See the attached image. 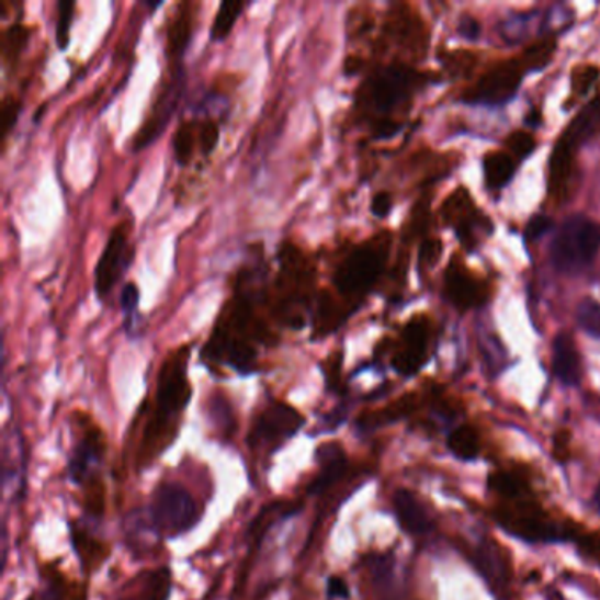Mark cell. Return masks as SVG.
<instances>
[{"mask_svg":"<svg viewBox=\"0 0 600 600\" xmlns=\"http://www.w3.org/2000/svg\"><path fill=\"white\" fill-rule=\"evenodd\" d=\"M389 252V235L374 236L363 244L354 245L340 263L331 279V290L316 296L312 310L314 337H326L337 331L356 310L361 299L377 284Z\"/></svg>","mask_w":600,"mask_h":600,"instance_id":"cell-1","label":"cell"},{"mask_svg":"<svg viewBox=\"0 0 600 600\" xmlns=\"http://www.w3.org/2000/svg\"><path fill=\"white\" fill-rule=\"evenodd\" d=\"M259 291L253 287L249 270L238 275L233 298L224 305L208 342L203 348V360L210 365H226L250 374L258 358L259 343H268V326L259 314Z\"/></svg>","mask_w":600,"mask_h":600,"instance_id":"cell-2","label":"cell"},{"mask_svg":"<svg viewBox=\"0 0 600 600\" xmlns=\"http://www.w3.org/2000/svg\"><path fill=\"white\" fill-rule=\"evenodd\" d=\"M279 261L281 268L270 299L273 316L282 326L302 329L316 305V267L293 241L281 245Z\"/></svg>","mask_w":600,"mask_h":600,"instance_id":"cell-3","label":"cell"},{"mask_svg":"<svg viewBox=\"0 0 600 600\" xmlns=\"http://www.w3.org/2000/svg\"><path fill=\"white\" fill-rule=\"evenodd\" d=\"M189 358H191V346L185 343L169 352L160 366L159 377H157L156 410L143 441L150 454L160 453L168 442H171L169 433L177 432L180 414L185 410L191 400L192 389L188 377Z\"/></svg>","mask_w":600,"mask_h":600,"instance_id":"cell-4","label":"cell"},{"mask_svg":"<svg viewBox=\"0 0 600 600\" xmlns=\"http://www.w3.org/2000/svg\"><path fill=\"white\" fill-rule=\"evenodd\" d=\"M600 250V224L585 215L565 218L552 244L553 267L562 273H579L590 267Z\"/></svg>","mask_w":600,"mask_h":600,"instance_id":"cell-5","label":"cell"},{"mask_svg":"<svg viewBox=\"0 0 600 600\" xmlns=\"http://www.w3.org/2000/svg\"><path fill=\"white\" fill-rule=\"evenodd\" d=\"M416 83L418 75H414L407 67H384L363 83L358 92V106L370 115L381 116L377 124L392 122L387 115L412 95Z\"/></svg>","mask_w":600,"mask_h":600,"instance_id":"cell-6","label":"cell"},{"mask_svg":"<svg viewBox=\"0 0 600 600\" xmlns=\"http://www.w3.org/2000/svg\"><path fill=\"white\" fill-rule=\"evenodd\" d=\"M150 514L156 529L168 537L188 534L200 521L196 498L192 497L188 488L174 483L160 485L154 491Z\"/></svg>","mask_w":600,"mask_h":600,"instance_id":"cell-7","label":"cell"},{"mask_svg":"<svg viewBox=\"0 0 600 600\" xmlns=\"http://www.w3.org/2000/svg\"><path fill=\"white\" fill-rule=\"evenodd\" d=\"M305 424L302 414L285 401H272L253 422L250 432L252 450L275 451L299 432Z\"/></svg>","mask_w":600,"mask_h":600,"instance_id":"cell-8","label":"cell"},{"mask_svg":"<svg viewBox=\"0 0 600 600\" xmlns=\"http://www.w3.org/2000/svg\"><path fill=\"white\" fill-rule=\"evenodd\" d=\"M129 233L131 226L127 223L116 224L110 233L106 247L99 258L95 267V293L99 298H106L110 291L115 287L116 282L124 273V268L129 263Z\"/></svg>","mask_w":600,"mask_h":600,"instance_id":"cell-9","label":"cell"},{"mask_svg":"<svg viewBox=\"0 0 600 600\" xmlns=\"http://www.w3.org/2000/svg\"><path fill=\"white\" fill-rule=\"evenodd\" d=\"M523 71H525V64L518 63V60L498 64L477 81L476 87L472 90V99L488 104L506 103L517 94Z\"/></svg>","mask_w":600,"mask_h":600,"instance_id":"cell-10","label":"cell"},{"mask_svg":"<svg viewBox=\"0 0 600 600\" xmlns=\"http://www.w3.org/2000/svg\"><path fill=\"white\" fill-rule=\"evenodd\" d=\"M428 322L422 317H416L405 326L401 333L400 351L396 352L393 365L404 375L418 372L427 360Z\"/></svg>","mask_w":600,"mask_h":600,"instance_id":"cell-11","label":"cell"},{"mask_svg":"<svg viewBox=\"0 0 600 600\" xmlns=\"http://www.w3.org/2000/svg\"><path fill=\"white\" fill-rule=\"evenodd\" d=\"M179 81H169L165 89H162V92L157 95L156 106H154L147 122L143 124L141 129H139L136 138H134V147L138 148V150L139 148L147 147L148 143H151V139L157 138L162 133V129H165L166 124L171 118L174 106L179 103Z\"/></svg>","mask_w":600,"mask_h":600,"instance_id":"cell-12","label":"cell"},{"mask_svg":"<svg viewBox=\"0 0 600 600\" xmlns=\"http://www.w3.org/2000/svg\"><path fill=\"white\" fill-rule=\"evenodd\" d=\"M445 294L460 308L477 307L486 298L483 284L462 263L456 264V261L450 264L445 273Z\"/></svg>","mask_w":600,"mask_h":600,"instance_id":"cell-13","label":"cell"},{"mask_svg":"<svg viewBox=\"0 0 600 600\" xmlns=\"http://www.w3.org/2000/svg\"><path fill=\"white\" fill-rule=\"evenodd\" d=\"M574 169H576V150L561 139L556 143L552 160H550V191L556 203H562L569 196Z\"/></svg>","mask_w":600,"mask_h":600,"instance_id":"cell-14","label":"cell"},{"mask_svg":"<svg viewBox=\"0 0 600 600\" xmlns=\"http://www.w3.org/2000/svg\"><path fill=\"white\" fill-rule=\"evenodd\" d=\"M317 462H319L320 472L319 476L312 480V485L308 486V494L310 495L322 494L326 488L335 485L348 467L346 453H343L342 445L338 442H328V444L320 445L319 451H317Z\"/></svg>","mask_w":600,"mask_h":600,"instance_id":"cell-15","label":"cell"},{"mask_svg":"<svg viewBox=\"0 0 600 600\" xmlns=\"http://www.w3.org/2000/svg\"><path fill=\"white\" fill-rule=\"evenodd\" d=\"M393 507H395L398 523L407 534L424 535L432 530V521L428 518L424 507L407 489L396 491L395 497H393Z\"/></svg>","mask_w":600,"mask_h":600,"instance_id":"cell-16","label":"cell"},{"mask_svg":"<svg viewBox=\"0 0 600 600\" xmlns=\"http://www.w3.org/2000/svg\"><path fill=\"white\" fill-rule=\"evenodd\" d=\"M553 372L565 386H576L581 378V361L573 335L561 333L553 343Z\"/></svg>","mask_w":600,"mask_h":600,"instance_id":"cell-17","label":"cell"},{"mask_svg":"<svg viewBox=\"0 0 600 600\" xmlns=\"http://www.w3.org/2000/svg\"><path fill=\"white\" fill-rule=\"evenodd\" d=\"M197 5L192 2H185V4L179 5V11L174 13L173 19L169 22L168 29V45H166V54L171 60L182 57L183 52L188 49L189 41L192 37V31H194V20H196Z\"/></svg>","mask_w":600,"mask_h":600,"instance_id":"cell-18","label":"cell"},{"mask_svg":"<svg viewBox=\"0 0 600 600\" xmlns=\"http://www.w3.org/2000/svg\"><path fill=\"white\" fill-rule=\"evenodd\" d=\"M498 521L517 537L525 541H552L555 539V529L550 523L535 517L532 512H503Z\"/></svg>","mask_w":600,"mask_h":600,"instance_id":"cell-19","label":"cell"},{"mask_svg":"<svg viewBox=\"0 0 600 600\" xmlns=\"http://www.w3.org/2000/svg\"><path fill=\"white\" fill-rule=\"evenodd\" d=\"M99 437H101V433L98 430H90L84 435L83 441L76 445L75 451H72L71 460H69V477L76 485L83 483L90 467L101 459L103 442L99 441Z\"/></svg>","mask_w":600,"mask_h":600,"instance_id":"cell-20","label":"cell"},{"mask_svg":"<svg viewBox=\"0 0 600 600\" xmlns=\"http://www.w3.org/2000/svg\"><path fill=\"white\" fill-rule=\"evenodd\" d=\"M514 159L503 151H489L485 157V177L489 189L506 188L514 174Z\"/></svg>","mask_w":600,"mask_h":600,"instance_id":"cell-21","label":"cell"},{"mask_svg":"<svg viewBox=\"0 0 600 600\" xmlns=\"http://www.w3.org/2000/svg\"><path fill=\"white\" fill-rule=\"evenodd\" d=\"M196 147H200V122H182L173 136V151L179 165H189Z\"/></svg>","mask_w":600,"mask_h":600,"instance_id":"cell-22","label":"cell"},{"mask_svg":"<svg viewBox=\"0 0 600 600\" xmlns=\"http://www.w3.org/2000/svg\"><path fill=\"white\" fill-rule=\"evenodd\" d=\"M245 5L247 4L240 2V0H227V2H223L220 8H218L217 14H215L210 37L214 41L226 39L231 34L235 23L238 22L241 13H244Z\"/></svg>","mask_w":600,"mask_h":600,"instance_id":"cell-23","label":"cell"},{"mask_svg":"<svg viewBox=\"0 0 600 600\" xmlns=\"http://www.w3.org/2000/svg\"><path fill=\"white\" fill-rule=\"evenodd\" d=\"M448 445H450L451 453L460 460H474L479 454V439H477L476 430L467 424L456 428L451 433Z\"/></svg>","mask_w":600,"mask_h":600,"instance_id":"cell-24","label":"cell"},{"mask_svg":"<svg viewBox=\"0 0 600 600\" xmlns=\"http://www.w3.org/2000/svg\"><path fill=\"white\" fill-rule=\"evenodd\" d=\"M31 37V29L22 23H13L11 27L5 29L2 34V57L5 64H14L19 60L23 49L27 46Z\"/></svg>","mask_w":600,"mask_h":600,"instance_id":"cell-25","label":"cell"},{"mask_svg":"<svg viewBox=\"0 0 600 600\" xmlns=\"http://www.w3.org/2000/svg\"><path fill=\"white\" fill-rule=\"evenodd\" d=\"M72 13H75V2L71 0H60L57 4V23H55V41L60 49H66L71 37Z\"/></svg>","mask_w":600,"mask_h":600,"instance_id":"cell-26","label":"cell"},{"mask_svg":"<svg viewBox=\"0 0 600 600\" xmlns=\"http://www.w3.org/2000/svg\"><path fill=\"white\" fill-rule=\"evenodd\" d=\"M576 316L581 328L600 340V303L591 298L582 299Z\"/></svg>","mask_w":600,"mask_h":600,"instance_id":"cell-27","label":"cell"},{"mask_svg":"<svg viewBox=\"0 0 600 600\" xmlns=\"http://www.w3.org/2000/svg\"><path fill=\"white\" fill-rule=\"evenodd\" d=\"M600 69L596 66H579L573 72V90L576 95L588 94V90L599 80Z\"/></svg>","mask_w":600,"mask_h":600,"instance_id":"cell-28","label":"cell"},{"mask_svg":"<svg viewBox=\"0 0 600 600\" xmlns=\"http://www.w3.org/2000/svg\"><path fill=\"white\" fill-rule=\"evenodd\" d=\"M20 101L19 99L4 98L2 101V106H0V139L5 141L8 134L11 133V129L14 127V122L19 118L20 115Z\"/></svg>","mask_w":600,"mask_h":600,"instance_id":"cell-29","label":"cell"},{"mask_svg":"<svg viewBox=\"0 0 600 600\" xmlns=\"http://www.w3.org/2000/svg\"><path fill=\"white\" fill-rule=\"evenodd\" d=\"M489 488L495 489L500 497L517 498L521 495L520 480L503 472H497L494 476H489Z\"/></svg>","mask_w":600,"mask_h":600,"instance_id":"cell-30","label":"cell"},{"mask_svg":"<svg viewBox=\"0 0 600 600\" xmlns=\"http://www.w3.org/2000/svg\"><path fill=\"white\" fill-rule=\"evenodd\" d=\"M506 143L512 156L517 157H527L535 148V139L532 138V134L525 133V131L512 133Z\"/></svg>","mask_w":600,"mask_h":600,"instance_id":"cell-31","label":"cell"},{"mask_svg":"<svg viewBox=\"0 0 600 600\" xmlns=\"http://www.w3.org/2000/svg\"><path fill=\"white\" fill-rule=\"evenodd\" d=\"M218 143V125L215 121L200 122V150L208 156Z\"/></svg>","mask_w":600,"mask_h":600,"instance_id":"cell-32","label":"cell"},{"mask_svg":"<svg viewBox=\"0 0 600 600\" xmlns=\"http://www.w3.org/2000/svg\"><path fill=\"white\" fill-rule=\"evenodd\" d=\"M477 565L480 569L485 570L486 576L489 579H502V564H498L497 558H494L489 550H483V552L477 555Z\"/></svg>","mask_w":600,"mask_h":600,"instance_id":"cell-33","label":"cell"},{"mask_svg":"<svg viewBox=\"0 0 600 600\" xmlns=\"http://www.w3.org/2000/svg\"><path fill=\"white\" fill-rule=\"evenodd\" d=\"M553 220L547 215H535L527 226V240L535 241L552 229Z\"/></svg>","mask_w":600,"mask_h":600,"instance_id":"cell-34","label":"cell"},{"mask_svg":"<svg viewBox=\"0 0 600 600\" xmlns=\"http://www.w3.org/2000/svg\"><path fill=\"white\" fill-rule=\"evenodd\" d=\"M122 308H124L125 314H133L139 305V290L138 285L134 282L125 285L124 291H122Z\"/></svg>","mask_w":600,"mask_h":600,"instance_id":"cell-35","label":"cell"},{"mask_svg":"<svg viewBox=\"0 0 600 600\" xmlns=\"http://www.w3.org/2000/svg\"><path fill=\"white\" fill-rule=\"evenodd\" d=\"M393 208V197L392 194L387 192H377L374 200H372V214L375 217H386Z\"/></svg>","mask_w":600,"mask_h":600,"instance_id":"cell-36","label":"cell"},{"mask_svg":"<svg viewBox=\"0 0 600 600\" xmlns=\"http://www.w3.org/2000/svg\"><path fill=\"white\" fill-rule=\"evenodd\" d=\"M442 245L439 240H430L427 244L422 245L421 258L424 259V263L432 267L433 263L439 261L441 258Z\"/></svg>","mask_w":600,"mask_h":600,"instance_id":"cell-37","label":"cell"},{"mask_svg":"<svg viewBox=\"0 0 600 600\" xmlns=\"http://www.w3.org/2000/svg\"><path fill=\"white\" fill-rule=\"evenodd\" d=\"M328 596L331 599H348L349 597V587L348 582L343 581L342 578H329L328 579Z\"/></svg>","mask_w":600,"mask_h":600,"instance_id":"cell-38","label":"cell"},{"mask_svg":"<svg viewBox=\"0 0 600 600\" xmlns=\"http://www.w3.org/2000/svg\"><path fill=\"white\" fill-rule=\"evenodd\" d=\"M460 34L467 39H476L479 36V23L471 16H463L459 25Z\"/></svg>","mask_w":600,"mask_h":600,"instance_id":"cell-39","label":"cell"},{"mask_svg":"<svg viewBox=\"0 0 600 600\" xmlns=\"http://www.w3.org/2000/svg\"><path fill=\"white\" fill-rule=\"evenodd\" d=\"M32 600H63V596L57 587H49L48 590L41 591L39 597Z\"/></svg>","mask_w":600,"mask_h":600,"instance_id":"cell-40","label":"cell"},{"mask_svg":"<svg viewBox=\"0 0 600 600\" xmlns=\"http://www.w3.org/2000/svg\"><path fill=\"white\" fill-rule=\"evenodd\" d=\"M593 500H596L597 511L600 512V486L596 489V495H593Z\"/></svg>","mask_w":600,"mask_h":600,"instance_id":"cell-41","label":"cell"},{"mask_svg":"<svg viewBox=\"0 0 600 600\" xmlns=\"http://www.w3.org/2000/svg\"><path fill=\"white\" fill-rule=\"evenodd\" d=\"M596 103L599 104V106H600V95H599V98L596 99Z\"/></svg>","mask_w":600,"mask_h":600,"instance_id":"cell-42","label":"cell"}]
</instances>
